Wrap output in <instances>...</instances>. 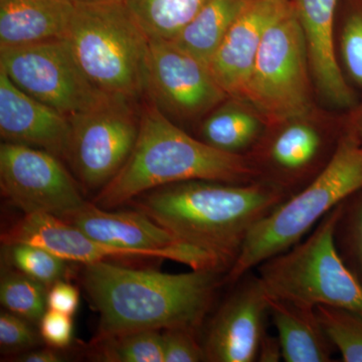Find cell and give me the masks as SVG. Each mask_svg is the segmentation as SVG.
I'll return each instance as SVG.
<instances>
[{
  "label": "cell",
  "instance_id": "obj_12",
  "mask_svg": "<svg viewBox=\"0 0 362 362\" xmlns=\"http://www.w3.org/2000/svg\"><path fill=\"white\" fill-rule=\"evenodd\" d=\"M62 220L108 246L142 252L150 258L171 259L192 270L228 272L213 255L187 244L137 209L110 211L87 202Z\"/></svg>",
  "mask_w": 362,
  "mask_h": 362
},
{
  "label": "cell",
  "instance_id": "obj_14",
  "mask_svg": "<svg viewBox=\"0 0 362 362\" xmlns=\"http://www.w3.org/2000/svg\"><path fill=\"white\" fill-rule=\"evenodd\" d=\"M272 137L247 156L259 180L284 190L290 197L308 185L329 163L320 129L302 120L282 125Z\"/></svg>",
  "mask_w": 362,
  "mask_h": 362
},
{
  "label": "cell",
  "instance_id": "obj_3",
  "mask_svg": "<svg viewBox=\"0 0 362 362\" xmlns=\"http://www.w3.org/2000/svg\"><path fill=\"white\" fill-rule=\"evenodd\" d=\"M195 180L247 183L259 180V176L247 156L214 148L149 104L141 112L129 158L92 202L111 211L153 188Z\"/></svg>",
  "mask_w": 362,
  "mask_h": 362
},
{
  "label": "cell",
  "instance_id": "obj_21",
  "mask_svg": "<svg viewBox=\"0 0 362 362\" xmlns=\"http://www.w3.org/2000/svg\"><path fill=\"white\" fill-rule=\"evenodd\" d=\"M249 0H209L173 42L209 65Z\"/></svg>",
  "mask_w": 362,
  "mask_h": 362
},
{
  "label": "cell",
  "instance_id": "obj_1",
  "mask_svg": "<svg viewBox=\"0 0 362 362\" xmlns=\"http://www.w3.org/2000/svg\"><path fill=\"white\" fill-rule=\"evenodd\" d=\"M223 270L168 274L112 262L83 264L81 282L99 315L97 338L141 330L199 331L218 289Z\"/></svg>",
  "mask_w": 362,
  "mask_h": 362
},
{
  "label": "cell",
  "instance_id": "obj_35",
  "mask_svg": "<svg viewBox=\"0 0 362 362\" xmlns=\"http://www.w3.org/2000/svg\"><path fill=\"white\" fill-rule=\"evenodd\" d=\"M346 130L354 133L362 141V107L351 117Z\"/></svg>",
  "mask_w": 362,
  "mask_h": 362
},
{
  "label": "cell",
  "instance_id": "obj_9",
  "mask_svg": "<svg viewBox=\"0 0 362 362\" xmlns=\"http://www.w3.org/2000/svg\"><path fill=\"white\" fill-rule=\"evenodd\" d=\"M133 103L112 98L97 108L69 117L65 159L83 189L99 192L129 158L141 122V113H136Z\"/></svg>",
  "mask_w": 362,
  "mask_h": 362
},
{
  "label": "cell",
  "instance_id": "obj_31",
  "mask_svg": "<svg viewBox=\"0 0 362 362\" xmlns=\"http://www.w3.org/2000/svg\"><path fill=\"white\" fill-rule=\"evenodd\" d=\"M40 334L47 346L64 349L73 340V321L70 315L47 309L40 321Z\"/></svg>",
  "mask_w": 362,
  "mask_h": 362
},
{
  "label": "cell",
  "instance_id": "obj_6",
  "mask_svg": "<svg viewBox=\"0 0 362 362\" xmlns=\"http://www.w3.org/2000/svg\"><path fill=\"white\" fill-rule=\"evenodd\" d=\"M342 204L301 242L257 267L269 296L309 306H330L362 315V285L335 244Z\"/></svg>",
  "mask_w": 362,
  "mask_h": 362
},
{
  "label": "cell",
  "instance_id": "obj_8",
  "mask_svg": "<svg viewBox=\"0 0 362 362\" xmlns=\"http://www.w3.org/2000/svg\"><path fill=\"white\" fill-rule=\"evenodd\" d=\"M0 70L26 94L68 117L114 98L90 83L66 39L0 47Z\"/></svg>",
  "mask_w": 362,
  "mask_h": 362
},
{
  "label": "cell",
  "instance_id": "obj_24",
  "mask_svg": "<svg viewBox=\"0 0 362 362\" xmlns=\"http://www.w3.org/2000/svg\"><path fill=\"white\" fill-rule=\"evenodd\" d=\"M49 288L16 268L2 269L0 302L6 310L32 323H40L47 310Z\"/></svg>",
  "mask_w": 362,
  "mask_h": 362
},
{
  "label": "cell",
  "instance_id": "obj_15",
  "mask_svg": "<svg viewBox=\"0 0 362 362\" xmlns=\"http://www.w3.org/2000/svg\"><path fill=\"white\" fill-rule=\"evenodd\" d=\"M292 0H249L230 26L209 66L228 99L244 103L266 30Z\"/></svg>",
  "mask_w": 362,
  "mask_h": 362
},
{
  "label": "cell",
  "instance_id": "obj_33",
  "mask_svg": "<svg viewBox=\"0 0 362 362\" xmlns=\"http://www.w3.org/2000/svg\"><path fill=\"white\" fill-rule=\"evenodd\" d=\"M283 359L282 347L278 337L265 333L259 343L258 357L259 362H279Z\"/></svg>",
  "mask_w": 362,
  "mask_h": 362
},
{
  "label": "cell",
  "instance_id": "obj_23",
  "mask_svg": "<svg viewBox=\"0 0 362 362\" xmlns=\"http://www.w3.org/2000/svg\"><path fill=\"white\" fill-rule=\"evenodd\" d=\"M89 356L101 362H164L162 331L141 330L90 342Z\"/></svg>",
  "mask_w": 362,
  "mask_h": 362
},
{
  "label": "cell",
  "instance_id": "obj_17",
  "mask_svg": "<svg viewBox=\"0 0 362 362\" xmlns=\"http://www.w3.org/2000/svg\"><path fill=\"white\" fill-rule=\"evenodd\" d=\"M338 0H292L303 30L309 66L317 90L324 99L346 108L356 102L334 47V18Z\"/></svg>",
  "mask_w": 362,
  "mask_h": 362
},
{
  "label": "cell",
  "instance_id": "obj_36",
  "mask_svg": "<svg viewBox=\"0 0 362 362\" xmlns=\"http://www.w3.org/2000/svg\"><path fill=\"white\" fill-rule=\"evenodd\" d=\"M75 4H101V2L115 1V0H71Z\"/></svg>",
  "mask_w": 362,
  "mask_h": 362
},
{
  "label": "cell",
  "instance_id": "obj_30",
  "mask_svg": "<svg viewBox=\"0 0 362 362\" xmlns=\"http://www.w3.org/2000/svg\"><path fill=\"white\" fill-rule=\"evenodd\" d=\"M30 321L9 311L0 314V345L2 351L20 352L35 349L42 337L30 325Z\"/></svg>",
  "mask_w": 362,
  "mask_h": 362
},
{
  "label": "cell",
  "instance_id": "obj_26",
  "mask_svg": "<svg viewBox=\"0 0 362 362\" xmlns=\"http://www.w3.org/2000/svg\"><path fill=\"white\" fill-rule=\"evenodd\" d=\"M6 247L9 265L23 272L28 277L39 281L47 288L68 276V261L59 258L44 247L28 244H16Z\"/></svg>",
  "mask_w": 362,
  "mask_h": 362
},
{
  "label": "cell",
  "instance_id": "obj_10",
  "mask_svg": "<svg viewBox=\"0 0 362 362\" xmlns=\"http://www.w3.org/2000/svg\"><path fill=\"white\" fill-rule=\"evenodd\" d=\"M58 156L28 145H0V187L25 214L64 218L86 204L80 187Z\"/></svg>",
  "mask_w": 362,
  "mask_h": 362
},
{
  "label": "cell",
  "instance_id": "obj_19",
  "mask_svg": "<svg viewBox=\"0 0 362 362\" xmlns=\"http://www.w3.org/2000/svg\"><path fill=\"white\" fill-rule=\"evenodd\" d=\"M270 316L286 362H329L335 350L316 307L269 296Z\"/></svg>",
  "mask_w": 362,
  "mask_h": 362
},
{
  "label": "cell",
  "instance_id": "obj_29",
  "mask_svg": "<svg viewBox=\"0 0 362 362\" xmlns=\"http://www.w3.org/2000/svg\"><path fill=\"white\" fill-rule=\"evenodd\" d=\"M197 331L171 328L162 331L164 362L206 361L204 344L197 340Z\"/></svg>",
  "mask_w": 362,
  "mask_h": 362
},
{
  "label": "cell",
  "instance_id": "obj_11",
  "mask_svg": "<svg viewBox=\"0 0 362 362\" xmlns=\"http://www.w3.org/2000/svg\"><path fill=\"white\" fill-rule=\"evenodd\" d=\"M145 95L150 104L178 119L206 115L228 99L211 69L173 40L150 39Z\"/></svg>",
  "mask_w": 362,
  "mask_h": 362
},
{
  "label": "cell",
  "instance_id": "obj_13",
  "mask_svg": "<svg viewBox=\"0 0 362 362\" xmlns=\"http://www.w3.org/2000/svg\"><path fill=\"white\" fill-rule=\"evenodd\" d=\"M209 323L204 344L206 361H257L265 335L270 300L261 279L252 271L233 284Z\"/></svg>",
  "mask_w": 362,
  "mask_h": 362
},
{
  "label": "cell",
  "instance_id": "obj_34",
  "mask_svg": "<svg viewBox=\"0 0 362 362\" xmlns=\"http://www.w3.org/2000/svg\"><path fill=\"white\" fill-rule=\"evenodd\" d=\"M59 349L54 347H47V349H40L33 350V351L25 352V354L18 356L13 361L21 362H61L64 361V357L59 352Z\"/></svg>",
  "mask_w": 362,
  "mask_h": 362
},
{
  "label": "cell",
  "instance_id": "obj_7",
  "mask_svg": "<svg viewBox=\"0 0 362 362\" xmlns=\"http://www.w3.org/2000/svg\"><path fill=\"white\" fill-rule=\"evenodd\" d=\"M308 52L293 2L266 30L244 103L264 122L302 120L311 109Z\"/></svg>",
  "mask_w": 362,
  "mask_h": 362
},
{
  "label": "cell",
  "instance_id": "obj_20",
  "mask_svg": "<svg viewBox=\"0 0 362 362\" xmlns=\"http://www.w3.org/2000/svg\"><path fill=\"white\" fill-rule=\"evenodd\" d=\"M242 104L232 99L211 111L202 124L201 140L214 148L239 156L256 146L261 140L263 120Z\"/></svg>",
  "mask_w": 362,
  "mask_h": 362
},
{
  "label": "cell",
  "instance_id": "obj_16",
  "mask_svg": "<svg viewBox=\"0 0 362 362\" xmlns=\"http://www.w3.org/2000/svg\"><path fill=\"white\" fill-rule=\"evenodd\" d=\"M0 135L65 159L70 119L30 97L0 70Z\"/></svg>",
  "mask_w": 362,
  "mask_h": 362
},
{
  "label": "cell",
  "instance_id": "obj_5",
  "mask_svg": "<svg viewBox=\"0 0 362 362\" xmlns=\"http://www.w3.org/2000/svg\"><path fill=\"white\" fill-rule=\"evenodd\" d=\"M66 40L97 89L133 102L144 96L150 39L124 0L76 4Z\"/></svg>",
  "mask_w": 362,
  "mask_h": 362
},
{
  "label": "cell",
  "instance_id": "obj_18",
  "mask_svg": "<svg viewBox=\"0 0 362 362\" xmlns=\"http://www.w3.org/2000/svg\"><path fill=\"white\" fill-rule=\"evenodd\" d=\"M75 8L71 0H0V47L66 39Z\"/></svg>",
  "mask_w": 362,
  "mask_h": 362
},
{
  "label": "cell",
  "instance_id": "obj_4",
  "mask_svg": "<svg viewBox=\"0 0 362 362\" xmlns=\"http://www.w3.org/2000/svg\"><path fill=\"white\" fill-rule=\"evenodd\" d=\"M361 190L362 141L345 130L326 168L255 226L226 274V284H235L263 262L291 249L326 214Z\"/></svg>",
  "mask_w": 362,
  "mask_h": 362
},
{
  "label": "cell",
  "instance_id": "obj_2",
  "mask_svg": "<svg viewBox=\"0 0 362 362\" xmlns=\"http://www.w3.org/2000/svg\"><path fill=\"white\" fill-rule=\"evenodd\" d=\"M289 197L263 180H195L153 188L126 206L146 214L187 244L213 255L228 272L255 226Z\"/></svg>",
  "mask_w": 362,
  "mask_h": 362
},
{
  "label": "cell",
  "instance_id": "obj_28",
  "mask_svg": "<svg viewBox=\"0 0 362 362\" xmlns=\"http://www.w3.org/2000/svg\"><path fill=\"white\" fill-rule=\"evenodd\" d=\"M340 52L345 70L362 89V6L350 11L345 18L340 35Z\"/></svg>",
  "mask_w": 362,
  "mask_h": 362
},
{
  "label": "cell",
  "instance_id": "obj_32",
  "mask_svg": "<svg viewBox=\"0 0 362 362\" xmlns=\"http://www.w3.org/2000/svg\"><path fill=\"white\" fill-rule=\"evenodd\" d=\"M80 304V293L77 287L66 282L58 281L47 290V308L61 312L66 315H74Z\"/></svg>",
  "mask_w": 362,
  "mask_h": 362
},
{
  "label": "cell",
  "instance_id": "obj_22",
  "mask_svg": "<svg viewBox=\"0 0 362 362\" xmlns=\"http://www.w3.org/2000/svg\"><path fill=\"white\" fill-rule=\"evenodd\" d=\"M149 39L173 40L209 0H124Z\"/></svg>",
  "mask_w": 362,
  "mask_h": 362
},
{
  "label": "cell",
  "instance_id": "obj_27",
  "mask_svg": "<svg viewBox=\"0 0 362 362\" xmlns=\"http://www.w3.org/2000/svg\"><path fill=\"white\" fill-rule=\"evenodd\" d=\"M334 238L338 252L362 285V190L342 202Z\"/></svg>",
  "mask_w": 362,
  "mask_h": 362
},
{
  "label": "cell",
  "instance_id": "obj_25",
  "mask_svg": "<svg viewBox=\"0 0 362 362\" xmlns=\"http://www.w3.org/2000/svg\"><path fill=\"white\" fill-rule=\"evenodd\" d=\"M326 335L345 362H362V315L330 306H317Z\"/></svg>",
  "mask_w": 362,
  "mask_h": 362
}]
</instances>
